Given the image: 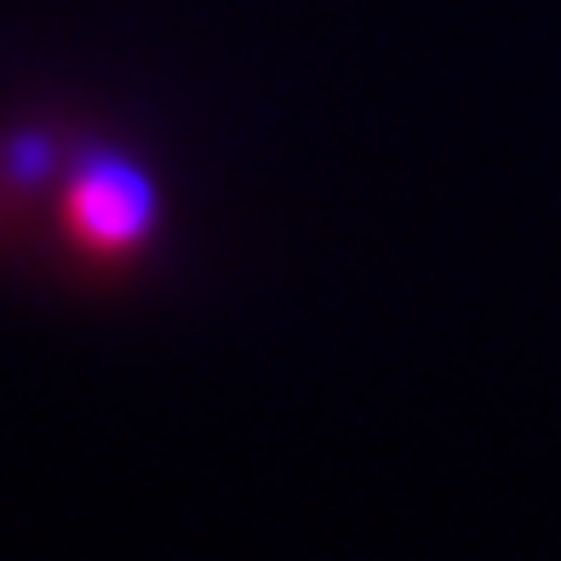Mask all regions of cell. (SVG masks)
I'll use <instances>...</instances> for the list:
<instances>
[{
  "instance_id": "obj_1",
  "label": "cell",
  "mask_w": 561,
  "mask_h": 561,
  "mask_svg": "<svg viewBox=\"0 0 561 561\" xmlns=\"http://www.w3.org/2000/svg\"><path fill=\"white\" fill-rule=\"evenodd\" d=\"M156 218H161V201H156L149 172L115 156V149H104V156L92 149L58 184V201H53L58 247L92 275L133 270L156 247Z\"/></svg>"
}]
</instances>
